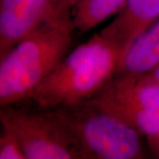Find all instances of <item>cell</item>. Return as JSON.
Returning <instances> with one entry per match:
<instances>
[{"mask_svg": "<svg viewBox=\"0 0 159 159\" xmlns=\"http://www.w3.org/2000/svg\"><path fill=\"white\" fill-rule=\"evenodd\" d=\"M75 30L72 8L40 25L0 58V106L29 100L69 53Z\"/></svg>", "mask_w": 159, "mask_h": 159, "instance_id": "cell-1", "label": "cell"}, {"mask_svg": "<svg viewBox=\"0 0 159 159\" xmlns=\"http://www.w3.org/2000/svg\"><path fill=\"white\" fill-rule=\"evenodd\" d=\"M112 46L95 34L64 57L29 98L46 110L85 102L94 97L119 69Z\"/></svg>", "mask_w": 159, "mask_h": 159, "instance_id": "cell-2", "label": "cell"}, {"mask_svg": "<svg viewBox=\"0 0 159 159\" xmlns=\"http://www.w3.org/2000/svg\"><path fill=\"white\" fill-rule=\"evenodd\" d=\"M67 130L85 159H141L140 131L89 101L48 110Z\"/></svg>", "mask_w": 159, "mask_h": 159, "instance_id": "cell-3", "label": "cell"}, {"mask_svg": "<svg viewBox=\"0 0 159 159\" xmlns=\"http://www.w3.org/2000/svg\"><path fill=\"white\" fill-rule=\"evenodd\" d=\"M0 123L16 135L26 159H85L65 126L29 100L0 106Z\"/></svg>", "mask_w": 159, "mask_h": 159, "instance_id": "cell-4", "label": "cell"}, {"mask_svg": "<svg viewBox=\"0 0 159 159\" xmlns=\"http://www.w3.org/2000/svg\"><path fill=\"white\" fill-rule=\"evenodd\" d=\"M89 101L148 136L159 132V87L117 71Z\"/></svg>", "mask_w": 159, "mask_h": 159, "instance_id": "cell-5", "label": "cell"}, {"mask_svg": "<svg viewBox=\"0 0 159 159\" xmlns=\"http://www.w3.org/2000/svg\"><path fill=\"white\" fill-rule=\"evenodd\" d=\"M76 0H0V58L43 22L74 8Z\"/></svg>", "mask_w": 159, "mask_h": 159, "instance_id": "cell-6", "label": "cell"}, {"mask_svg": "<svg viewBox=\"0 0 159 159\" xmlns=\"http://www.w3.org/2000/svg\"><path fill=\"white\" fill-rule=\"evenodd\" d=\"M158 20L159 0H127L98 34L118 52L121 62L133 43Z\"/></svg>", "mask_w": 159, "mask_h": 159, "instance_id": "cell-7", "label": "cell"}, {"mask_svg": "<svg viewBox=\"0 0 159 159\" xmlns=\"http://www.w3.org/2000/svg\"><path fill=\"white\" fill-rule=\"evenodd\" d=\"M159 64V20L133 43L118 71L147 74Z\"/></svg>", "mask_w": 159, "mask_h": 159, "instance_id": "cell-8", "label": "cell"}, {"mask_svg": "<svg viewBox=\"0 0 159 159\" xmlns=\"http://www.w3.org/2000/svg\"><path fill=\"white\" fill-rule=\"evenodd\" d=\"M127 0H76L73 20L76 31L84 34L116 15Z\"/></svg>", "mask_w": 159, "mask_h": 159, "instance_id": "cell-9", "label": "cell"}, {"mask_svg": "<svg viewBox=\"0 0 159 159\" xmlns=\"http://www.w3.org/2000/svg\"><path fill=\"white\" fill-rule=\"evenodd\" d=\"M0 158L26 159L16 135L3 125L0 134Z\"/></svg>", "mask_w": 159, "mask_h": 159, "instance_id": "cell-10", "label": "cell"}, {"mask_svg": "<svg viewBox=\"0 0 159 159\" xmlns=\"http://www.w3.org/2000/svg\"><path fill=\"white\" fill-rule=\"evenodd\" d=\"M139 75L144 81L159 87V64L150 72L147 74H139Z\"/></svg>", "mask_w": 159, "mask_h": 159, "instance_id": "cell-11", "label": "cell"}, {"mask_svg": "<svg viewBox=\"0 0 159 159\" xmlns=\"http://www.w3.org/2000/svg\"><path fill=\"white\" fill-rule=\"evenodd\" d=\"M147 137V141H148V148L150 149L151 153L153 154V156L157 158H159V132L152 134V135H148Z\"/></svg>", "mask_w": 159, "mask_h": 159, "instance_id": "cell-12", "label": "cell"}]
</instances>
